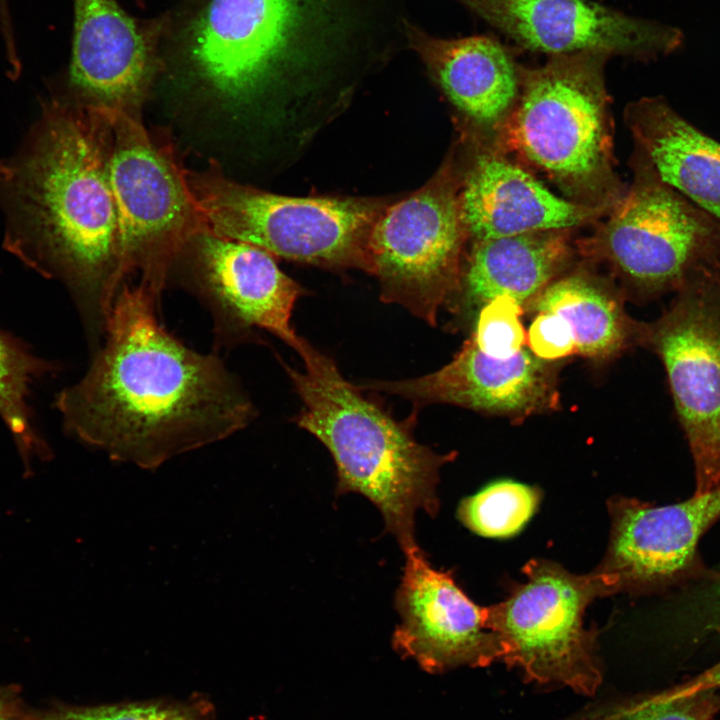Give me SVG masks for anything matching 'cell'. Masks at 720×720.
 <instances>
[{
	"mask_svg": "<svg viewBox=\"0 0 720 720\" xmlns=\"http://www.w3.org/2000/svg\"><path fill=\"white\" fill-rule=\"evenodd\" d=\"M159 310L149 291L124 283L87 372L56 397L67 432L144 468L223 440L256 416L224 361L172 335Z\"/></svg>",
	"mask_w": 720,
	"mask_h": 720,
	"instance_id": "6da1fadb",
	"label": "cell"
},
{
	"mask_svg": "<svg viewBox=\"0 0 720 720\" xmlns=\"http://www.w3.org/2000/svg\"><path fill=\"white\" fill-rule=\"evenodd\" d=\"M18 151L0 159L4 248L61 280L98 343L123 285L104 106L50 97Z\"/></svg>",
	"mask_w": 720,
	"mask_h": 720,
	"instance_id": "7a4b0ae2",
	"label": "cell"
},
{
	"mask_svg": "<svg viewBox=\"0 0 720 720\" xmlns=\"http://www.w3.org/2000/svg\"><path fill=\"white\" fill-rule=\"evenodd\" d=\"M300 371L283 363L303 402L296 424L330 452L336 494L359 493L381 512L386 530L404 551L417 546L419 511L434 517L441 467L456 454H438L414 438L412 419L395 420L359 386L347 381L336 363L301 338Z\"/></svg>",
	"mask_w": 720,
	"mask_h": 720,
	"instance_id": "3957f363",
	"label": "cell"
},
{
	"mask_svg": "<svg viewBox=\"0 0 720 720\" xmlns=\"http://www.w3.org/2000/svg\"><path fill=\"white\" fill-rule=\"evenodd\" d=\"M607 55H555L519 71V93L505 118L508 146L544 173L570 200L604 209L619 201L613 171Z\"/></svg>",
	"mask_w": 720,
	"mask_h": 720,
	"instance_id": "277c9868",
	"label": "cell"
},
{
	"mask_svg": "<svg viewBox=\"0 0 720 720\" xmlns=\"http://www.w3.org/2000/svg\"><path fill=\"white\" fill-rule=\"evenodd\" d=\"M185 177L209 232L273 256L370 273L369 239L386 202L277 195L228 178L214 161Z\"/></svg>",
	"mask_w": 720,
	"mask_h": 720,
	"instance_id": "5b68a950",
	"label": "cell"
},
{
	"mask_svg": "<svg viewBox=\"0 0 720 720\" xmlns=\"http://www.w3.org/2000/svg\"><path fill=\"white\" fill-rule=\"evenodd\" d=\"M105 108L120 277L124 284L136 276L161 303L174 263L208 229L172 150L150 136L138 115Z\"/></svg>",
	"mask_w": 720,
	"mask_h": 720,
	"instance_id": "8992f818",
	"label": "cell"
},
{
	"mask_svg": "<svg viewBox=\"0 0 720 720\" xmlns=\"http://www.w3.org/2000/svg\"><path fill=\"white\" fill-rule=\"evenodd\" d=\"M346 0H207L187 31L189 59L218 95L240 101L343 35Z\"/></svg>",
	"mask_w": 720,
	"mask_h": 720,
	"instance_id": "52a82bcc",
	"label": "cell"
},
{
	"mask_svg": "<svg viewBox=\"0 0 720 720\" xmlns=\"http://www.w3.org/2000/svg\"><path fill=\"white\" fill-rule=\"evenodd\" d=\"M523 573L524 582L487 607L488 626L505 649L502 662L528 682L595 694L603 670L597 632L585 627L584 614L594 599L608 595L603 581L594 571L577 575L542 559L527 562Z\"/></svg>",
	"mask_w": 720,
	"mask_h": 720,
	"instance_id": "ba28073f",
	"label": "cell"
},
{
	"mask_svg": "<svg viewBox=\"0 0 720 720\" xmlns=\"http://www.w3.org/2000/svg\"><path fill=\"white\" fill-rule=\"evenodd\" d=\"M638 152V151H637ZM635 178L593 240L638 297L677 292L720 262V221L664 183L637 153Z\"/></svg>",
	"mask_w": 720,
	"mask_h": 720,
	"instance_id": "9c48e42d",
	"label": "cell"
},
{
	"mask_svg": "<svg viewBox=\"0 0 720 720\" xmlns=\"http://www.w3.org/2000/svg\"><path fill=\"white\" fill-rule=\"evenodd\" d=\"M636 344L661 360L695 467V494L720 486V262L682 286Z\"/></svg>",
	"mask_w": 720,
	"mask_h": 720,
	"instance_id": "30bf717a",
	"label": "cell"
},
{
	"mask_svg": "<svg viewBox=\"0 0 720 720\" xmlns=\"http://www.w3.org/2000/svg\"><path fill=\"white\" fill-rule=\"evenodd\" d=\"M467 232L459 186L446 166L423 187L393 205L376 221L369 239L370 273L380 297L431 325L457 289Z\"/></svg>",
	"mask_w": 720,
	"mask_h": 720,
	"instance_id": "8fae6325",
	"label": "cell"
},
{
	"mask_svg": "<svg viewBox=\"0 0 720 720\" xmlns=\"http://www.w3.org/2000/svg\"><path fill=\"white\" fill-rule=\"evenodd\" d=\"M188 255L185 288L210 312L215 348H232L263 329L298 349L292 325L302 288L277 266L273 255L255 245L198 234L182 252Z\"/></svg>",
	"mask_w": 720,
	"mask_h": 720,
	"instance_id": "7c38bea8",
	"label": "cell"
},
{
	"mask_svg": "<svg viewBox=\"0 0 720 720\" xmlns=\"http://www.w3.org/2000/svg\"><path fill=\"white\" fill-rule=\"evenodd\" d=\"M395 593L400 617L392 646L429 673L502 661L505 649L488 626L487 607L476 605L451 571L434 568L417 545L406 551Z\"/></svg>",
	"mask_w": 720,
	"mask_h": 720,
	"instance_id": "4fadbf2b",
	"label": "cell"
},
{
	"mask_svg": "<svg viewBox=\"0 0 720 720\" xmlns=\"http://www.w3.org/2000/svg\"><path fill=\"white\" fill-rule=\"evenodd\" d=\"M529 50L651 59L678 50L677 27L632 17L590 0H457Z\"/></svg>",
	"mask_w": 720,
	"mask_h": 720,
	"instance_id": "5bb4252c",
	"label": "cell"
},
{
	"mask_svg": "<svg viewBox=\"0 0 720 720\" xmlns=\"http://www.w3.org/2000/svg\"><path fill=\"white\" fill-rule=\"evenodd\" d=\"M608 510V547L594 572L608 595L633 592L688 565L702 534L720 518V486L661 507L613 497Z\"/></svg>",
	"mask_w": 720,
	"mask_h": 720,
	"instance_id": "9a60e30c",
	"label": "cell"
},
{
	"mask_svg": "<svg viewBox=\"0 0 720 720\" xmlns=\"http://www.w3.org/2000/svg\"><path fill=\"white\" fill-rule=\"evenodd\" d=\"M359 387L398 395L417 406L446 403L517 418L554 408L558 395L552 362L524 347L510 358H493L471 339L448 364L430 374Z\"/></svg>",
	"mask_w": 720,
	"mask_h": 720,
	"instance_id": "2e32d148",
	"label": "cell"
},
{
	"mask_svg": "<svg viewBox=\"0 0 720 720\" xmlns=\"http://www.w3.org/2000/svg\"><path fill=\"white\" fill-rule=\"evenodd\" d=\"M156 25L115 0H74L69 74L80 99L137 115L154 74Z\"/></svg>",
	"mask_w": 720,
	"mask_h": 720,
	"instance_id": "e0dca14e",
	"label": "cell"
},
{
	"mask_svg": "<svg viewBox=\"0 0 720 720\" xmlns=\"http://www.w3.org/2000/svg\"><path fill=\"white\" fill-rule=\"evenodd\" d=\"M461 217L475 241L569 230L603 209L552 193L529 172L496 154L479 156L459 190Z\"/></svg>",
	"mask_w": 720,
	"mask_h": 720,
	"instance_id": "ac0fdd59",
	"label": "cell"
},
{
	"mask_svg": "<svg viewBox=\"0 0 720 720\" xmlns=\"http://www.w3.org/2000/svg\"><path fill=\"white\" fill-rule=\"evenodd\" d=\"M571 252L568 230L475 241L447 303L461 316L476 315L498 297L526 305L557 278Z\"/></svg>",
	"mask_w": 720,
	"mask_h": 720,
	"instance_id": "d6986e66",
	"label": "cell"
},
{
	"mask_svg": "<svg viewBox=\"0 0 720 720\" xmlns=\"http://www.w3.org/2000/svg\"><path fill=\"white\" fill-rule=\"evenodd\" d=\"M410 46L452 103L483 126L504 121L519 93V70L504 47L488 36L443 39L404 22Z\"/></svg>",
	"mask_w": 720,
	"mask_h": 720,
	"instance_id": "ffe728a7",
	"label": "cell"
},
{
	"mask_svg": "<svg viewBox=\"0 0 720 720\" xmlns=\"http://www.w3.org/2000/svg\"><path fill=\"white\" fill-rule=\"evenodd\" d=\"M626 119L638 152L657 176L720 221V142L663 97L633 102Z\"/></svg>",
	"mask_w": 720,
	"mask_h": 720,
	"instance_id": "44dd1931",
	"label": "cell"
},
{
	"mask_svg": "<svg viewBox=\"0 0 720 720\" xmlns=\"http://www.w3.org/2000/svg\"><path fill=\"white\" fill-rule=\"evenodd\" d=\"M526 310L563 319L576 353L594 360L609 359L636 343L639 322L627 317L607 288L582 273L556 278L526 304Z\"/></svg>",
	"mask_w": 720,
	"mask_h": 720,
	"instance_id": "7402d4cb",
	"label": "cell"
},
{
	"mask_svg": "<svg viewBox=\"0 0 720 720\" xmlns=\"http://www.w3.org/2000/svg\"><path fill=\"white\" fill-rule=\"evenodd\" d=\"M50 367L0 331V416L9 427L25 466L31 457L47 459L50 450L37 435L27 403L32 382Z\"/></svg>",
	"mask_w": 720,
	"mask_h": 720,
	"instance_id": "603a6c76",
	"label": "cell"
},
{
	"mask_svg": "<svg viewBox=\"0 0 720 720\" xmlns=\"http://www.w3.org/2000/svg\"><path fill=\"white\" fill-rule=\"evenodd\" d=\"M537 489L512 481L495 482L461 501L457 517L464 526L485 537L518 532L539 502Z\"/></svg>",
	"mask_w": 720,
	"mask_h": 720,
	"instance_id": "cb8c5ba5",
	"label": "cell"
},
{
	"mask_svg": "<svg viewBox=\"0 0 720 720\" xmlns=\"http://www.w3.org/2000/svg\"><path fill=\"white\" fill-rule=\"evenodd\" d=\"M719 711V690L676 694L668 689L646 697L602 705L568 720H714Z\"/></svg>",
	"mask_w": 720,
	"mask_h": 720,
	"instance_id": "d4e9b609",
	"label": "cell"
},
{
	"mask_svg": "<svg viewBox=\"0 0 720 720\" xmlns=\"http://www.w3.org/2000/svg\"><path fill=\"white\" fill-rule=\"evenodd\" d=\"M213 707L203 698L186 702L145 701L76 706L53 703L31 708L30 720H213Z\"/></svg>",
	"mask_w": 720,
	"mask_h": 720,
	"instance_id": "484cf974",
	"label": "cell"
},
{
	"mask_svg": "<svg viewBox=\"0 0 720 720\" xmlns=\"http://www.w3.org/2000/svg\"><path fill=\"white\" fill-rule=\"evenodd\" d=\"M521 307L507 297H498L484 305L476 314L470 338L486 355L507 359L516 355L524 344L520 321Z\"/></svg>",
	"mask_w": 720,
	"mask_h": 720,
	"instance_id": "4316f807",
	"label": "cell"
},
{
	"mask_svg": "<svg viewBox=\"0 0 720 720\" xmlns=\"http://www.w3.org/2000/svg\"><path fill=\"white\" fill-rule=\"evenodd\" d=\"M529 349L539 358L552 362L576 353L567 323L549 313H538L528 331Z\"/></svg>",
	"mask_w": 720,
	"mask_h": 720,
	"instance_id": "83f0119b",
	"label": "cell"
},
{
	"mask_svg": "<svg viewBox=\"0 0 720 720\" xmlns=\"http://www.w3.org/2000/svg\"><path fill=\"white\" fill-rule=\"evenodd\" d=\"M31 708L17 685H0V720H30Z\"/></svg>",
	"mask_w": 720,
	"mask_h": 720,
	"instance_id": "f1b7e54d",
	"label": "cell"
},
{
	"mask_svg": "<svg viewBox=\"0 0 720 720\" xmlns=\"http://www.w3.org/2000/svg\"><path fill=\"white\" fill-rule=\"evenodd\" d=\"M705 689L720 690V661L697 675L695 678L670 690L676 694H685Z\"/></svg>",
	"mask_w": 720,
	"mask_h": 720,
	"instance_id": "f546056e",
	"label": "cell"
}]
</instances>
